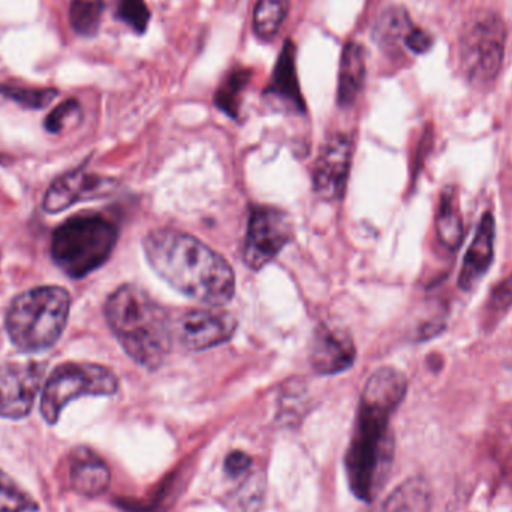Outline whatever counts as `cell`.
Wrapping results in <instances>:
<instances>
[{"label": "cell", "mask_w": 512, "mask_h": 512, "mask_svg": "<svg viewBox=\"0 0 512 512\" xmlns=\"http://www.w3.org/2000/svg\"><path fill=\"white\" fill-rule=\"evenodd\" d=\"M408 391V381L396 367H381L364 385L345 468L352 493L372 502L390 474L394 457L390 421Z\"/></svg>", "instance_id": "obj_1"}, {"label": "cell", "mask_w": 512, "mask_h": 512, "mask_svg": "<svg viewBox=\"0 0 512 512\" xmlns=\"http://www.w3.org/2000/svg\"><path fill=\"white\" fill-rule=\"evenodd\" d=\"M147 261L159 277L192 300L221 307L236 292V273L224 256L182 231L158 228L143 242Z\"/></svg>", "instance_id": "obj_2"}, {"label": "cell", "mask_w": 512, "mask_h": 512, "mask_svg": "<svg viewBox=\"0 0 512 512\" xmlns=\"http://www.w3.org/2000/svg\"><path fill=\"white\" fill-rule=\"evenodd\" d=\"M105 319L126 354L146 369L162 366L173 345V318L143 288H117L105 301Z\"/></svg>", "instance_id": "obj_3"}, {"label": "cell", "mask_w": 512, "mask_h": 512, "mask_svg": "<svg viewBox=\"0 0 512 512\" xmlns=\"http://www.w3.org/2000/svg\"><path fill=\"white\" fill-rule=\"evenodd\" d=\"M71 297L60 286H39L14 298L6 315L9 339L20 351L56 345L68 324Z\"/></svg>", "instance_id": "obj_4"}, {"label": "cell", "mask_w": 512, "mask_h": 512, "mask_svg": "<svg viewBox=\"0 0 512 512\" xmlns=\"http://www.w3.org/2000/svg\"><path fill=\"white\" fill-rule=\"evenodd\" d=\"M119 230L101 213H78L54 231L51 256L57 267L72 279L98 270L113 254Z\"/></svg>", "instance_id": "obj_5"}, {"label": "cell", "mask_w": 512, "mask_h": 512, "mask_svg": "<svg viewBox=\"0 0 512 512\" xmlns=\"http://www.w3.org/2000/svg\"><path fill=\"white\" fill-rule=\"evenodd\" d=\"M117 390L119 379L108 367L92 363L62 364L48 376L42 390V418L48 424H56L72 400L86 396H113Z\"/></svg>", "instance_id": "obj_6"}, {"label": "cell", "mask_w": 512, "mask_h": 512, "mask_svg": "<svg viewBox=\"0 0 512 512\" xmlns=\"http://www.w3.org/2000/svg\"><path fill=\"white\" fill-rule=\"evenodd\" d=\"M507 27L493 12L478 15L466 30L460 44V60L469 83L489 87L504 65Z\"/></svg>", "instance_id": "obj_7"}, {"label": "cell", "mask_w": 512, "mask_h": 512, "mask_svg": "<svg viewBox=\"0 0 512 512\" xmlns=\"http://www.w3.org/2000/svg\"><path fill=\"white\" fill-rule=\"evenodd\" d=\"M291 239L292 222L288 213L276 207H252L243 243V261L251 270H261Z\"/></svg>", "instance_id": "obj_8"}, {"label": "cell", "mask_w": 512, "mask_h": 512, "mask_svg": "<svg viewBox=\"0 0 512 512\" xmlns=\"http://www.w3.org/2000/svg\"><path fill=\"white\" fill-rule=\"evenodd\" d=\"M236 330V316L221 307L188 310L173 319V337L188 351L200 352L227 343Z\"/></svg>", "instance_id": "obj_9"}, {"label": "cell", "mask_w": 512, "mask_h": 512, "mask_svg": "<svg viewBox=\"0 0 512 512\" xmlns=\"http://www.w3.org/2000/svg\"><path fill=\"white\" fill-rule=\"evenodd\" d=\"M45 375V363H6L0 367V417L21 420L32 411Z\"/></svg>", "instance_id": "obj_10"}, {"label": "cell", "mask_w": 512, "mask_h": 512, "mask_svg": "<svg viewBox=\"0 0 512 512\" xmlns=\"http://www.w3.org/2000/svg\"><path fill=\"white\" fill-rule=\"evenodd\" d=\"M352 162V141L348 135L334 134L319 150L313 168V191L325 201L340 200L345 194Z\"/></svg>", "instance_id": "obj_11"}, {"label": "cell", "mask_w": 512, "mask_h": 512, "mask_svg": "<svg viewBox=\"0 0 512 512\" xmlns=\"http://www.w3.org/2000/svg\"><path fill=\"white\" fill-rule=\"evenodd\" d=\"M357 357L354 340L348 331L330 324H321L313 333L309 360L319 375H337L354 364Z\"/></svg>", "instance_id": "obj_12"}, {"label": "cell", "mask_w": 512, "mask_h": 512, "mask_svg": "<svg viewBox=\"0 0 512 512\" xmlns=\"http://www.w3.org/2000/svg\"><path fill=\"white\" fill-rule=\"evenodd\" d=\"M114 182L107 177L89 173L86 170H74L59 177L48 189L44 197V210L47 213L63 212L80 201L95 200L110 194Z\"/></svg>", "instance_id": "obj_13"}, {"label": "cell", "mask_w": 512, "mask_h": 512, "mask_svg": "<svg viewBox=\"0 0 512 512\" xmlns=\"http://www.w3.org/2000/svg\"><path fill=\"white\" fill-rule=\"evenodd\" d=\"M264 95L276 99L283 107L295 113H303L304 99L301 95L297 72V48L291 39L283 42L282 51L277 56L270 83Z\"/></svg>", "instance_id": "obj_14"}, {"label": "cell", "mask_w": 512, "mask_h": 512, "mask_svg": "<svg viewBox=\"0 0 512 512\" xmlns=\"http://www.w3.org/2000/svg\"><path fill=\"white\" fill-rule=\"evenodd\" d=\"M495 236V216L492 212H486L463 259L459 274V286L463 291H471L489 271L495 256Z\"/></svg>", "instance_id": "obj_15"}, {"label": "cell", "mask_w": 512, "mask_h": 512, "mask_svg": "<svg viewBox=\"0 0 512 512\" xmlns=\"http://www.w3.org/2000/svg\"><path fill=\"white\" fill-rule=\"evenodd\" d=\"M69 478L72 490L78 495L96 498L110 487L111 472L104 460L99 459L92 451L80 448L72 456Z\"/></svg>", "instance_id": "obj_16"}, {"label": "cell", "mask_w": 512, "mask_h": 512, "mask_svg": "<svg viewBox=\"0 0 512 512\" xmlns=\"http://www.w3.org/2000/svg\"><path fill=\"white\" fill-rule=\"evenodd\" d=\"M366 78V57L363 45L348 41L343 47L337 78V104L348 108L357 101Z\"/></svg>", "instance_id": "obj_17"}, {"label": "cell", "mask_w": 512, "mask_h": 512, "mask_svg": "<svg viewBox=\"0 0 512 512\" xmlns=\"http://www.w3.org/2000/svg\"><path fill=\"white\" fill-rule=\"evenodd\" d=\"M411 15L402 6H390L376 18L373 26V41L387 54H397L405 47L406 36L414 29Z\"/></svg>", "instance_id": "obj_18"}, {"label": "cell", "mask_w": 512, "mask_h": 512, "mask_svg": "<svg viewBox=\"0 0 512 512\" xmlns=\"http://www.w3.org/2000/svg\"><path fill=\"white\" fill-rule=\"evenodd\" d=\"M382 512H432V490L423 478H409L390 493Z\"/></svg>", "instance_id": "obj_19"}, {"label": "cell", "mask_w": 512, "mask_h": 512, "mask_svg": "<svg viewBox=\"0 0 512 512\" xmlns=\"http://www.w3.org/2000/svg\"><path fill=\"white\" fill-rule=\"evenodd\" d=\"M436 227H438L439 240L448 251H457L462 246L463 237H465L462 215L451 188L445 189L444 194L441 195Z\"/></svg>", "instance_id": "obj_20"}, {"label": "cell", "mask_w": 512, "mask_h": 512, "mask_svg": "<svg viewBox=\"0 0 512 512\" xmlns=\"http://www.w3.org/2000/svg\"><path fill=\"white\" fill-rule=\"evenodd\" d=\"M252 69L234 68L225 75L215 93V104L222 113L237 119L240 102L246 87L251 83Z\"/></svg>", "instance_id": "obj_21"}, {"label": "cell", "mask_w": 512, "mask_h": 512, "mask_svg": "<svg viewBox=\"0 0 512 512\" xmlns=\"http://www.w3.org/2000/svg\"><path fill=\"white\" fill-rule=\"evenodd\" d=\"M289 14V0H258L252 15L255 35L262 41L276 38Z\"/></svg>", "instance_id": "obj_22"}, {"label": "cell", "mask_w": 512, "mask_h": 512, "mask_svg": "<svg viewBox=\"0 0 512 512\" xmlns=\"http://www.w3.org/2000/svg\"><path fill=\"white\" fill-rule=\"evenodd\" d=\"M104 11V0H71L69 23L78 35L95 36L101 27Z\"/></svg>", "instance_id": "obj_23"}, {"label": "cell", "mask_w": 512, "mask_h": 512, "mask_svg": "<svg viewBox=\"0 0 512 512\" xmlns=\"http://www.w3.org/2000/svg\"><path fill=\"white\" fill-rule=\"evenodd\" d=\"M0 95L17 102L24 108L42 110L54 101L59 92L56 89H41V87L14 86V84H0Z\"/></svg>", "instance_id": "obj_24"}, {"label": "cell", "mask_w": 512, "mask_h": 512, "mask_svg": "<svg viewBox=\"0 0 512 512\" xmlns=\"http://www.w3.org/2000/svg\"><path fill=\"white\" fill-rule=\"evenodd\" d=\"M38 504L0 471V512H36Z\"/></svg>", "instance_id": "obj_25"}, {"label": "cell", "mask_w": 512, "mask_h": 512, "mask_svg": "<svg viewBox=\"0 0 512 512\" xmlns=\"http://www.w3.org/2000/svg\"><path fill=\"white\" fill-rule=\"evenodd\" d=\"M264 501V480L251 475L240 489L231 496L234 510L240 512H258Z\"/></svg>", "instance_id": "obj_26"}, {"label": "cell", "mask_w": 512, "mask_h": 512, "mask_svg": "<svg viewBox=\"0 0 512 512\" xmlns=\"http://www.w3.org/2000/svg\"><path fill=\"white\" fill-rule=\"evenodd\" d=\"M116 15L134 32L144 33L150 23V9L146 0H116Z\"/></svg>", "instance_id": "obj_27"}, {"label": "cell", "mask_w": 512, "mask_h": 512, "mask_svg": "<svg viewBox=\"0 0 512 512\" xmlns=\"http://www.w3.org/2000/svg\"><path fill=\"white\" fill-rule=\"evenodd\" d=\"M80 111V104L75 99H66L62 104L57 105L47 119H45V129L51 134H57L62 131L63 126L66 125V120L71 119L72 116Z\"/></svg>", "instance_id": "obj_28"}, {"label": "cell", "mask_w": 512, "mask_h": 512, "mask_svg": "<svg viewBox=\"0 0 512 512\" xmlns=\"http://www.w3.org/2000/svg\"><path fill=\"white\" fill-rule=\"evenodd\" d=\"M433 39L430 33L420 27H414L406 36L405 47L414 54H424L432 48Z\"/></svg>", "instance_id": "obj_29"}, {"label": "cell", "mask_w": 512, "mask_h": 512, "mask_svg": "<svg viewBox=\"0 0 512 512\" xmlns=\"http://www.w3.org/2000/svg\"><path fill=\"white\" fill-rule=\"evenodd\" d=\"M252 457L243 451H233L225 459V471L231 477H240L251 469Z\"/></svg>", "instance_id": "obj_30"}, {"label": "cell", "mask_w": 512, "mask_h": 512, "mask_svg": "<svg viewBox=\"0 0 512 512\" xmlns=\"http://www.w3.org/2000/svg\"><path fill=\"white\" fill-rule=\"evenodd\" d=\"M512 300V289L508 288L507 283L499 286L493 294V304L498 307L510 306Z\"/></svg>", "instance_id": "obj_31"}]
</instances>
